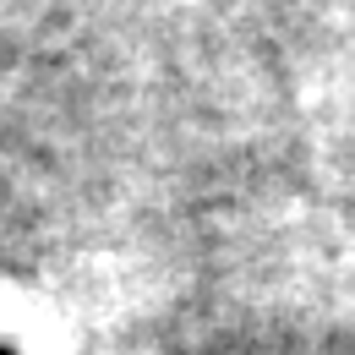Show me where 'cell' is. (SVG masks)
I'll return each instance as SVG.
<instances>
[{
  "instance_id": "1",
  "label": "cell",
  "mask_w": 355,
  "mask_h": 355,
  "mask_svg": "<svg viewBox=\"0 0 355 355\" xmlns=\"http://www.w3.org/2000/svg\"><path fill=\"white\" fill-rule=\"evenodd\" d=\"M0 355H17V345H0Z\"/></svg>"
}]
</instances>
